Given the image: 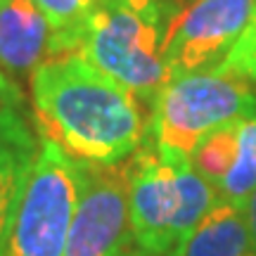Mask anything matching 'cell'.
Returning a JSON list of instances; mask_svg holds the SVG:
<instances>
[{
  "mask_svg": "<svg viewBox=\"0 0 256 256\" xmlns=\"http://www.w3.org/2000/svg\"><path fill=\"white\" fill-rule=\"evenodd\" d=\"M220 64L226 69H230V72L244 76L256 88V10L252 14V19H249L247 28L242 31L238 43L230 48V52L226 55V60Z\"/></svg>",
  "mask_w": 256,
  "mask_h": 256,
  "instance_id": "5bb4252c",
  "label": "cell"
},
{
  "mask_svg": "<svg viewBox=\"0 0 256 256\" xmlns=\"http://www.w3.org/2000/svg\"><path fill=\"white\" fill-rule=\"evenodd\" d=\"M100 2L119 10H128V12H133L138 17L162 26L164 31L168 26V22L180 12L178 10V0H100Z\"/></svg>",
  "mask_w": 256,
  "mask_h": 256,
  "instance_id": "9a60e30c",
  "label": "cell"
},
{
  "mask_svg": "<svg viewBox=\"0 0 256 256\" xmlns=\"http://www.w3.org/2000/svg\"><path fill=\"white\" fill-rule=\"evenodd\" d=\"M55 57V34L34 0H0V72L34 74Z\"/></svg>",
  "mask_w": 256,
  "mask_h": 256,
  "instance_id": "9c48e42d",
  "label": "cell"
},
{
  "mask_svg": "<svg viewBox=\"0 0 256 256\" xmlns=\"http://www.w3.org/2000/svg\"><path fill=\"white\" fill-rule=\"evenodd\" d=\"M171 256H256L242 209L226 200H216Z\"/></svg>",
  "mask_w": 256,
  "mask_h": 256,
  "instance_id": "30bf717a",
  "label": "cell"
},
{
  "mask_svg": "<svg viewBox=\"0 0 256 256\" xmlns=\"http://www.w3.org/2000/svg\"><path fill=\"white\" fill-rule=\"evenodd\" d=\"M55 34V57L78 52L81 38L100 0H34Z\"/></svg>",
  "mask_w": 256,
  "mask_h": 256,
  "instance_id": "8fae6325",
  "label": "cell"
},
{
  "mask_svg": "<svg viewBox=\"0 0 256 256\" xmlns=\"http://www.w3.org/2000/svg\"><path fill=\"white\" fill-rule=\"evenodd\" d=\"M242 214H244V223H247L249 238H252V247H254V254H256V190L252 192V197L247 200V204L242 206Z\"/></svg>",
  "mask_w": 256,
  "mask_h": 256,
  "instance_id": "2e32d148",
  "label": "cell"
},
{
  "mask_svg": "<svg viewBox=\"0 0 256 256\" xmlns=\"http://www.w3.org/2000/svg\"><path fill=\"white\" fill-rule=\"evenodd\" d=\"M81 185V162L40 136V150L22 192L5 256H64Z\"/></svg>",
  "mask_w": 256,
  "mask_h": 256,
  "instance_id": "277c9868",
  "label": "cell"
},
{
  "mask_svg": "<svg viewBox=\"0 0 256 256\" xmlns=\"http://www.w3.org/2000/svg\"><path fill=\"white\" fill-rule=\"evenodd\" d=\"M107 256H145V254H142V252H140V249L136 247V242H133V238L128 235V238L124 240V242H121L119 247L114 249V252H110Z\"/></svg>",
  "mask_w": 256,
  "mask_h": 256,
  "instance_id": "e0dca14e",
  "label": "cell"
},
{
  "mask_svg": "<svg viewBox=\"0 0 256 256\" xmlns=\"http://www.w3.org/2000/svg\"><path fill=\"white\" fill-rule=\"evenodd\" d=\"M164 28L128 10L98 5L78 46V55L140 102H154L168 81L162 57Z\"/></svg>",
  "mask_w": 256,
  "mask_h": 256,
  "instance_id": "5b68a950",
  "label": "cell"
},
{
  "mask_svg": "<svg viewBox=\"0 0 256 256\" xmlns=\"http://www.w3.org/2000/svg\"><path fill=\"white\" fill-rule=\"evenodd\" d=\"M40 136L88 164H121L142 145V102L78 52L52 57L31 74Z\"/></svg>",
  "mask_w": 256,
  "mask_h": 256,
  "instance_id": "6da1fadb",
  "label": "cell"
},
{
  "mask_svg": "<svg viewBox=\"0 0 256 256\" xmlns=\"http://www.w3.org/2000/svg\"><path fill=\"white\" fill-rule=\"evenodd\" d=\"M256 190V116L240 121L238 156L226 178L216 185L218 200H226L235 206H244L252 192Z\"/></svg>",
  "mask_w": 256,
  "mask_h": 256,
  "instance_id": "7c38bea8",
  "label": "cell"
},
{
  "mask_svg": "<svg viewBox=\"0 0 256 256\" xmlns=\"http://www.w3.org/2000/svg\"><path fill=\"white\" fill-rule=\"evenodd\" d=\"M256 10V0H194L166 26L162 57L166 76L216 66L226 60Z\"/></svg>",
  "mask_w": 256,
  "mask_h": 256,
  "instance_id": "8992f818",
  "label": "cell"
},
{
  "mask_svg": "<svg viewBox=\"0 0 256 256\" xmlns=\"http://www.w3.org/2000/svg\"><path fill=\"white\" fill-rule=\"evenodd\" d=\"M256 114V88L223 64L162 86L152 102L150 136L164 159L190 162L204 138Z\"/></svg>",
  "mask_w": 256,
  "mask_h": 256,
  "instance_id": "3957f363",
  "label": "cell"
},
{
  "mask_svg": "<svg viewBox=\"0 0 256 256\" xmlns=\"http://www.w3.org/2000/svg\"><path fill=\"white\" fill-rule=\"evenodd\" d=\"M240 121H232L228 126H220L214 133H209L190 156V164L194 166V171L204 180H209L214 188L226 178V174L235 164L240 142Z\"/></svg>",
  "mask_w": 256,
  "mask_h": 256,
  "instance_id": "4fadbf2b",
  "label": "cell"
},
{
  "mask_svg": "<svg viewBox=\"0 0 256 256\" xmlns=\"http://www.w3.org/2000/svg\"><path fill=\"white\" fill-rule=\"evenodd\" d=\"M81 200L74 214L64 256H107L130 235L128 164L81 162Z\"/></svg>",
  "mask_w": 256,
  "mask_h": 256,
  "instance_id": "52a82bcc",
  "label": "cell"
},
{
  "mask_svg": "<svg viewBox=\"0 0 256 256\" xmlns=\"http://www.w3.org/2000/svg\"><path fill=\"white\" fill-rule=\"evenodd\" d=\"M166 256H171V254H166Z\"/></svg>",
  "mask_w": 256,
  "mask_h": 256,
  "instance_id": "ac0fdd59",
  "label": "cell"
},
{
  "mask_svg": "<svg viewBox=\"0 0 256 256\" xmlns=\"http://www.w3.org/2000/svg\"><path fill=\"white\" fill-rule=\"evenodd\" d=\"M128 164V226L145 256H166L197 228L218 192L190 162L164 159L147 133Z\"/></svg>",
  "mask_w": 256,
  "mask_h": 256,
  "instance_id": "7a4b0ae2",
  "label": "cell"
},
{
  "mask_svg": "<svg viewBox=\"0 0 256 256\" xmlns=\"http://www.w3.org/2000/svg\"><path fill=\"white\" fill-rule=\"evenodd\" d=\"M40 150V130L24 92L0 72V256L8 252L12 220Z\"/></svg>",
  "mask_w": 256,
  "mask_h": 256,
  "instance_id": "ba28073f",
  "label": "cell"
}]
</instances>
